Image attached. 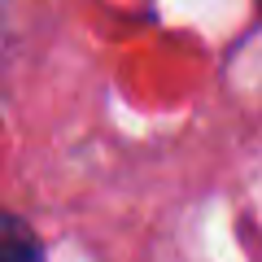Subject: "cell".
Wrapping results in <instances>:
<instances>
[{"mask_svg":"<svg viewBox=\"0 0 262 262\" xmlns=\"http://www.w3.org/2000/svg\"><path fill=\"white\" fill-rule=\"evenodd\" d=\"M0 262H39V241L22 219L0 214Z\"/></svg>","mask_w":262,"mask_h":262,"instance_id":"cell-1","label":"cell"}]
</instances>
